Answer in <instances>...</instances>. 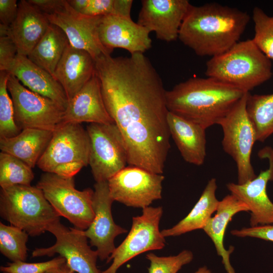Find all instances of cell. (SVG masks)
Segmentation results:
<instances>
[{"mask_svg":"<svg viewBox=\"0 0 273 273\" xmlns=\"http://www.w3.org/2000/svg\"><path fill=\"white\" fill-rule=\"evenodd\" d=\"M47 231L56 238L55 243L47 248L35 249L33 257L53 256L56 254L64 257L67 266L77 273H102L97 267L98 253L88 244L83 230L67 228L57 220L50 224Z\"/></svg>","mask_w":273,"mask_h":273,"instance_id":"obj_13","label":"cell"},{"mask_svg":"<svg viewBox=\"0 0 273 273\" xmlns=\"http://www.w3.org/2000/svg\"><path fill=\"white\" fill-rule=\"evenodd\" d=\"M205 75L244 93L268 80L272 64L252 39L238 42L206 64Z\"/></svg>","mask_w":273,"mask_h":273,"instance_id":"obj_4","label":"cell"},{"mask_svg":"<svg viewBox=\"0 0 273 273\" xmlns=\"http://www.w3.org/2000/svg\"><path fill=\"white\" fill-rule=\"evenodd\" d=\"M95 73V61L92 56L69 43L56 68L54 77L63 87L69 100Z\"/></svg>","mask_w":273,"mask_h":273,"instance_id":"obj_20","label":"cell"},{"mask_svg":"<svg viewBox=\"0 0 273 273\" xmlns=\"http://www.w3.org/2000/svg\"><path fill=\"white\" fill-rule=\"evenodd\" d=\"M46 273H75L72 271L66 264V262L63 264L50 269Z\"/></svg>","mask_w":273,"mask_h":273,"instance_id":"obj_40","label":"cell"},{"mask_svg":"<svg viewBox=\"0 0 273 273\" xmlns=\"http://www.w3.org/2000/svg\"><path fill=\"white\" fill-rule=\"evenodd\" d=\"M30 90L48 98L66 108L68 98L59 82L25 56L18 55L7 71Z\"/></svg>","mask_w":273,"mask_h":273,"instance_id":"obj_22","label":"cell"},{"mask_svg":"<svg viewBox=\"0 0 273 273\" xmlns=\"http://www.w3.org/2000/svg\"><path fill=\"white\" fill-rule=\"evenodd\" d=\"M254 35L252 40L260 50L273 60V16H269L260 8L252 11Z\"/></svg>","mask_w":273,"mask_h":273,"instance_id":"obj_31","label":"cell"},{"mask_svg":"<svg viewBox=\"0 0 273 273\" xmlns=\"http://www.w3.org/2000/svg\"><path fill=\"white\" fill-rule=\"evenodd\" d=\"M267 159L268 168L254 179L243 184L230 183L226 186L231 194L244 203L250 211L251 227L273 224V203L267 194V185L273 180V148L266 146L258 153Z\"/></svg>","mask_w":273,"mask_h":273,"instance_id":"obj_14","label":"cell"},{"mask_svg":"<svg viewBox=\"0 0 273 273\" xmlns=\"http://www.w3.org/2000/svg\"><path fill=\"white\" fill-rule=\"evenodd\" d=\"M32 168L19 158L6 153H0V186L30 185L34 178Z\"/></svg>","mask_w":273,"mask_h":273,"instance_id":"obj_29","label":"cell"},{"mask_svg":"<svg viewBox=\"0 0 273 273\" xmlns=\"http://www.w3.org/2000/svg\"><path fill=\"white\" fill-rule=\"evenodd\" d=\"M9 75V72L0 71V138L15 136L22 130L14 119L13 102L7 88Z\"/></svg>","mask_w":273,"mask_h":273,"instance_id":"obj_32","label":"cell"},{"mask_svg":"<svg viewBox=\"0 0 273 273\" xmlns=\"http://www.w3.org/2000/svg\"><path fill=\"white\" fill-rule=\"evenodd\" d=\"M132 0H87L79 13L89 16L115 15L130 17Z\"/></svg>","mask_w":273,"mask_h":273,"instance_id":"obj_33","label":"cell"},{"mask_svg":"<svg viewBox=\"0 0 273 273\" xmlns=\"http://www.w3.org/2000/svg\"><path fill=\"white\" fill-rule=\"evenodd\" d=\"M89 165L96 183L108 181L127 164L128 155L122 134L116 123H89Z\"/></svg>","mask_w":273,"mask_h":273,"instance_id":"obj_10","label":"cell"},{"mask_svg":"<svg viewBox=\"0 0 273 273\" xmlns=\"http://www.w3.org/2000/svg\"><path fill=\"white\" fill-rule=\"evenodd\" d=\"M7 88L13 102L15 121L21 130L36 128L53 132L62 123L63 106L30 90L10 73Z\"/></svg>","mask_w":273,"mask_h":273,"instance_id":"obj_9","label":"cell"},{"mask_svg":"<svg viewBox=\"0 0 273 273\" xmlns=\"http://www.w3.org/2000/svg\"><path fill=\"white\" fill-rule=\"evenodd\" d=\"M246 109L256 134V141L263 142L273 134V93L248 94Z\"/></svg>","mask_w":273,"mask_h":273,"instance_id":"obj_28","label":"cell"},{"mask_svg":"<svg viewBox=\"0 0 273 273\" xmlns=\"http://www.w3.org/2000/svg\"><path fill=\"white\" fill-rule=\"evenodd\" d=\"M164 178L162 174L129 166L121 170L107 182L114 201L143 209L162 198Z\"/></svg>","mask_w":273,"mask_h":273,"instance_id":"obj_12","label":"cell"},{"mask_svg":"<svg viewBox=\"0 0 273 273\" xmlns=\"http://www.w3.org/2000/svg\"><path fill=\"white\" fill-rule=\"evenodd\" d=\"M106 109L124 140L127 164L161 174L170 148L166 92L143 53L95 60Z\"/></svg>","mask_w":273,"mask_h":273,"instance_id":"obj_1","label":"cell"},{"mask_svg":"<svg viewBox=\"0 0 273 273\" xmlns=\"http://www.w3.org/2000/svg\"><path fill=\"white\" fill-rule=\"evenodd\" d=\"M217 187L216 179L211 178L190 213L172 228L161 231L163 237L178 236L193 231L203 229L216 211L219 203L215 194Z\"/></svg>","mask_w":273,"mask_h":273,"instance_id":"obj_26","label":"cell"},{"mask_svg":"<svg viewBox=\"0 0 273 273\" xmlns=\"http://www.w3.org/2000/svg\"><path fill=\"white\" fill-rule=\"evenodd\" d=\"M193 273H212L206 266H203L199 267L196 271Z\"/></svg>","mask_w":273,"mask_h":273,"instance_id":"obj_41","label":"cell"},{"mask_svg":"<svg viewBox=\"0 0 273 273\" xmlns=\"http://www.w3.org/2000/svg\"><path fill=\"white\" fill-rule=\"evenodd\" d=\"M146 257L150 262L149 273H177L184 265L192 261L194 255L191 251L184 250L174 256H158L149 253Z\"/></svg>","mask_w":273,"mask_h":273,"instance_id":"obj_34","label":"cell"},{"mask_svg":"<svg viewBox=\"0 0 273 273\" xmlns=\"http://www.w3.org/2000/svg\"><path fill=\"white\" fill-rule=\"evenodd\" d=\"M142 209L141 215L132 217L128 235L106 261L107 263L112 262L102 273H117L123 264L134 257L165 247V238L159 230L162 207L149 206Z\"/></svg>","mask_w":273,"mask_h":273,"instance_id":"obj_11","label":"cell"},{"mask_svg":"<svg viewBox=\"0 0 273 273\" xmlns=\"http://www.w3.org/2000/svg\"><path fill=\"white\" fill-rule=\"evenodd\" d=\"M231 233L238 237H252L273 242V224L233 230Z\"/></svg>","mask_w":273,"mask_h":273,"instance_id":"obj_37","label":"cell"},{"mask_svg":"<svg viewBox=\"0 0 273 273\" xmlns=\"http://www.w3.org/2000/svg\"><path fill=\"white\" fill-rule=\"evenodd\" d=\"M167 122L170 136L184 160L202 165L206 156V129L170 112Z\"/></svg>","mask_w":273,"mask_h":273,"instance_id":"obj_23","label":"cell"},{"mask_svg":"<svg viewBox=\"0 0 273 273\" xmlns=\"http://www.w3.org/2000/svg\"><path fill=\"white\" fill-rule=\"evenodd\" d=\"M90 140L80 123H61L53 131L37 165L44 172L74 177L89 164Z\"/></svg>","mask_w":273,"mask_h":273,"instance_id":"obj_6","label":"cell"},{"mask_svg":"<svg viewBox=\"0 0 273 273\" xmlns=\"http://www.w3.org/2000/svg\"><path fill=\"white\" fill-rule=\"evenodd\" d=\"M137 23L166 42L178 38L183 21L191 5L188 0H143Z\"/></svg>","mask_w":273,"mask_h":273,"instance_id":"obj_17","label":"cell"},{"mask_svg":"<svg viewBox=\"0 0 273 273\" xmlns=\"http://www.w3.org/2000/svg\"><path fill=\"white\" fill-rule=\"evenodd\" d=\"M18 11L16 0H0V24L9 27L16 19Z\"/></svg>","mask_w":273,"mask_h":273,"instance_id":"obj_38","label":"cell"},{"mask_svg":"<svg viewBox=\"0 0 273 273\" xmlns=\"http://www.w3.org/2000/svg\"><path fill=\"white\" fill-rule=\"evenodd\" d=\"M31 4L45 15L52 14L61 10L66 0H28Z\"/></svg>","mask_w":273,"mask_h":273,"instance_id":"obj_39","label":"cell"},{"mask_svg":"<svg viewBox=\"0 0 273 273\" xmlns=\"http://www.w3.org/2000/svg\"><path fill=\"white\" fill-rule=\"evenodd\" d=\"M53 132L36 128H25L15 136L0 138V149L1 152L19 158L32 168L37 165L46 149Z\"/></svg>","mask_w":273,"mask_h":273,"instance_id":"obj_25","label":"cell"},{"mask_svg":"<svg viewBox=\"0 0 273 273\" xmlns=\"http://www.w3.org/2000/svg\"><path fill=\"white\" fill-rule=\"evenodd\" d=\"M242 211H249L247 205L232 194L228 195L219 201L216 213L211 216L203 230L212 241L217 255L222 258V263L227 273H236L230 262V255L234 248L226 250L223 244L225 232L233 217Z\"/></svg>","mask_w":273,"mask_h":273,"instance_id":"obj_24","label":"cell"},{"mask_svg":"<svg viewBox=\"0 0 273 273\" xmlns=\"http://www.w3.org/2000/svg\"><path fill=\"white\" fill-rule=\"evenodd\" d=\"M45 15L50 23L65 32L71 46L86 51L95 60L112 53L102 44L99 38V27L102 16L81 14L72 8L67 1L61 10Z\"/></svg>","mask_w":273,"mask_h":273,"instance_id":"obj_15","label":"cell"},{"mask_svg":"<svg viewBox=\"0 0 273 273\" xmlns=\"http://www.w3.org/2000/svg\"><path fill=\"white\" fill-rule=\"evenodd\" d=\"M17 55V46L9 33L0 35V71L7 72Z\"/></svg>","mask_w":273,"mask_h":273,"instance_id":"obj_36","label":"cell"},{"mask_svg":"<svg viewBox=\"0 0 273 273\" xmlns=\"http://www.w3.org/2000/svg\"><path fill=\"white\" fill-rule=\"evenodd\" d=\"M249 20L246 12L216 3L191 5L181 25L178 39L197 55L212 57L239 41Z\"/></svg>","mask_w":273,"mask_h":273,"instance_id":"obj_2","label":"cell"},{"mask_svg":"<svg viewBox=\"0 0 273 273\" xmlns=\"http://www.w3.org/2000/svg\"><path fill=\"white\" fill-rule=\"evenodd\" d=\"M69 43L65 32L51 23L27 57L54 76L56 68Z\"/></svg>","mask_w":273,"mask_h":273,"instance_id":"obj_27","label":"cell"},{"mask_svg":"<svg viewBox=\"0 0 273 273\" xmlns=\"http://www.w3.org/2000/svg\"><path fill=\"white\" fill-rule=\"evenodd\" d=\"M244 93L210 77H192L166 90L169 112L205 129L219 122Z\"/></svg>","mask_w":273,"mask_h":273,"instance_id":"obj_3","label":"cell"},{"mask_svg":"<svg viewBox=\"0 0 273 273\" xmlns=\"http://www.w3.org/2000/svg\"><path fill=\"white\" fill-rule=\"evenodd\" d=\"M94 189V218L83 233L89 240L90 245L97 248L100 259L107 261L116 248L115 238L127 231L116 224L113 220L111 208L114 201L110 195L108 182L96 183Z\"/></svg>","mask_w":273,"mask_h":273,"instance_id":"obj_16","label":"cell"},{"mask_svg":"<svg viewBox=\"0 0 273 273\" xmlns=\"http://www.w3.org/2000/svg\"><path fill=\"white\" fill-rule=\"evenodd\" d=\"M62 122L80 124L82 122L101 124L115 122L105 105L101 83L96 72L68 100Z\"/></svg>","mask_w":273,"mask_h":273,"instance_id":"obj_19","label":"cell"},{"mask_svg":"<svg viewBox=\"0 0 273 273\" xmlns=\"http://www.w3.org/2000/svg\"><path fill=\"white\" fill-rule=\"evenodd\" d=\"M150 33L131 17L119 15L102 16L99 27V38L105 48L112 52L123 49L130 55L144 54L151 48Z\"/></svg>","mask_w":273,"mask_h":273,"instance_id":"obj_18","label":"cell"},{"mask_svg":"<svg viewBox=\"0 0 273 273\" xmlns=\"http://www.w3.org/2000/svg\"><path fill=\"white\" fill-rule=\"evenodd\" d=\"M29 235L13 225L0 222V252L12 262L25 261L27 257L26 244Z\"/></svg>","mask_w":273,"mask_h":273,"instance_id":"obj_30","label":"cell"},{"mask_svg":"<svg viewBox=\"0 0 273 273\" xmlns=\"http://www.w3.org/2000/svg\"><path fill=\"white\" fill-rule=\"evenodd\" d=\"M50 24L46 15L28 1H20L17 17L9 28V33L17 46V54L27 57Z\"/></svg>","mask_w":273,"mask_h":273,"instance_id":"obj_21","label":"cell"},{"mask_svg":"<svg viewBox=\"0 0 273 273\" xmlns=\"http://www.w3.org/2000/svg\"><path fill=\"white\" fill-rule=\"evenodd\" d=\"M60 216L66 218L74 228L84 231L92 222L94 191L75 188L73 177H65L44 172L36 186Z\"/></svg>","mask_w":273,"mask_h":273,"instance_id":"obj_7","label":"cell"},{"mask_svg":"<svg viewBox=\"0 0 273 273\" xmlns=\"http://www.w3.org/2000/svg\"><path fill=\"white\" fill-rule=\"evenodd\" d=\"M65 262V259L59 255L50 260L40 262H12L6 266H1L0 270L2 272L8 273H46Z\"/></svg>","mask_w":273,"mask_h":273,"instance_id":"obj_35","label":"cell"},{"mask_svg":"<svg viewBox=\"0 0 273 273\" xmlns=\"http://www.w3.org/2000/svg\"><path fill=\"white\" fill-rule=\"evenodd\" d=\"M0 215L29 236H39L60 216L36 186L15 185L1 189Z\"/></svg>","mask_w":273,"mask_h":273,"instance_id":"obj_5","label":"cell"},{"mask_svg":"<svg viewBox=\"0 0 273 273\" xmlns=\"http://www.w3.org/2000/svg\"><path fill=\"white\" fill-rule=\"evenodd\" d=\"M2 273H8V272H2Z\"/></svg>","mask_w":273,"mask_h":273,"instance_id":"obj_42","label":"cell"},{"mask_svg":"<svg viewBox=\"0 0 273 273\" xmlns=\"http://www.w3.org/2000/svg\"><path fill=\"white\" fill-rule=\"evenodd\" d=\"M248 93H245L218 123L223 131V149L236 164L237 184L240 185L257 176L251 162L253 147L257 141L256 131L246 109Z\"/></svg>","mask_w":273,"mask_h":273,"instance_id":"obj_8","label":"cell"}]
</instances>
